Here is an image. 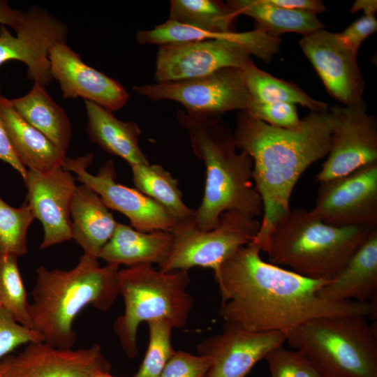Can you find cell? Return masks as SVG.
Returning a JSON list of instances; mask_svg holds the SVG:
<instances>
[{"instance_id": "74e56055", "label": "cell", "mask_w": 377, "mask_h": 377, "mask_svg": "<svg viewBox=\"0 0 377 377\" xmlns=\"http://www.w3.org/2000/svg\"><path fill=\"white\" fill-rule=\"evenodd\" d=\"M376 29L377 20L375 15H364L339 35L350 48L357 52L362 42Z\"/></svg>"}, {"instance_id": "8d00e7d4", "label": "cell", "mask_w": 377, "mask_h": 377, "mask_svg": "<svg viewBox=\"0 0 377 377\" xmlns=\"http://www.w3.org/2000/svg\"><path fill=\"white\" fill-rule=\"evenodd\" d=\"M211 364L207 357L175 350L159 377H204Z\"/></svg>"}, {"instance_id": "9a60e30c", "label": "cell", "mask_w": 377, "mask_h": 377, "mask_svg": "<svg viewBox=\"0 0 377 377\" xmlns=\"http://www.w3.org/2000/svg\"><path fill=\"white\" fill-rule=\"evenodd\" d=\"M0 369L6 377H94L98 372H110L111 364L98 344L75 350L39 341L6 356Z\"/></svg>"}, {"instance_id": "52a82bcc", "label": "cell", "mask_w": 377, "mask_h": 377, "mask_svg": "<svg viewBox=\"0 0 377 377\" xmlns=\"http://www.w3.org/2000/svg\"><path fill=\"white\" fill-rule=\"evenodd\" d=\"M286 334L325 377H377L376 330L365 316L321 317Z\"/></svg>"}, {"instance_id": "f35d334b", "label": "cell", "mask_w": 377, "mask_h": 377, "mask_svg": "<svg viewBox=\"0 0 377 377\" xmlns=\"http://www.w3.org/2000/svg\"><path fill=\"white\" fill-rule=\"evenodd\" d=\"M0 86V97H1ZM0 161L9 164L24 180L27 175V169L23 165L17 156L10 142L3 124L0 116Z\"/></svg>"}, {"instance_id": "ac0fdd59", "label": "cell", "mask_w": 377, "mask_h": 377, "mask_svg": "<svg viewBox=\"0 0 377 377\" xmlns=\"http://www.w3.org/2000/svg\"><path fill=\"white\" fill-rule=\"evenodd\" d=\"M284 332H249L225 324L221 334L198 346L212 364L204 377H246L253 366L286 341Z\"/></svg>"}, {"instance_id": "3957f363", "label": "cell", "mask_w": 377, "mask_h": 377, "mask_svg": "<svg viewBox=\"0 0 377 377\" xmlns=\"http://www.w3.org/2000/svg\"><path fill=\"white\" fill-rule=\"evenodd\" d=\"M177 118L188 133L193 154L205 168L204 194L195 212L196 227L212 230L221 215L230 210L253 218L263 214V201L251 181L253 160L244 151L237 152L234 133L222 116L178 110Z\"/></svg>"}, {"instance_id": "4fadbf2b", "label": "cell", "mask_w": 377, "mask_h": 377, "mask_svg": "<svg viewBox=\"0 0 377 377\" xmlns=\"http://www.w3.org/2000/svg\"><path fill=\"white\" fill-rule=\"evenodd\" d=\"M13 36L0 24V66L17 60L27 66V76L34 84L47 85L52 80L50 49L66 43L68 26L47 10L37 6L24 13Z\"/></svg>"}, {"instance_id": "ab89813d", "label": "cell", "mask_w": 377, "mask_h": 377, "mask_svg": "<svg viewBox=\"0 0 377 377\" xmlns=\"http://www.w3.org/2000/svg\"><path fill=\"white\" fill-rule=\"evenodd\" d=\"M269 1L282 8L308 11L316 15L327 11L324 3L319 0H269Z\"/></svg>"}, {"instance_id": "6da1fadb", "label": "cell", "mask_w": 377, "mask_h": 377, "mask_svg": "<svg viewBox=\"0 0 377 377\" xmlns=\"http://www.w3.org/2000/svg\"><path fill=\"white\" fill-rule=\"evenodd\" d=\"M260 251L253 243L242 246L214 272L226 324L249 332L287 333L321 317L374 314L373 302L321 299L317 292L328 281L266 263Z\"/></svg>"}, {"instance_id": "f546056e", "label": "cell", "mask_w": 377, "mask_h": 377, "mask_svg": "<svg viewBox=\"0 0 377 377\" xmlns=\"http://www.w3.org/2000/svg\"><path fill=\"white\" fill-rule=\"evenodd\" d=\"M246 87L251 98L258 102L299 104L310 112L328 110V105L309 96L289 82L276 78L258 68L254 63L243 69Z\"/></svg>"}, {"instance_id": "5b68a950", "label": "cell", "mask_w": 377, "mask_h": 377, "mask_svg": "<svg viewBox=\"0 0 377 377\" xmlns=\"http://www.w3.org/2000/svg\"><path fill=\"white\" fill-rule=\"evenodd\" d=\"M376 227L327 225L304 209H290L274 225L260 251L270 263L312 279L329 281Z\"/></svg>"}, {"instance_id": "1f68e13d", "label": "cell", "mask_w": 377, "mask_h": 377, "mask_svg": "<svg viewBox=\"0 0 377 377\" xmlns=\"http://www.w3.org/2000/svg\"><path fill=\"white\" fill-rule=\"evenodd\" d=\"M34 219L26 200L16 208L0 197V256L18 258L27 253V232Z\"/></svg>"}, {"instance_id": "9c48e42d", "label": "cell", "mask_w": 377, "mask_h": 377, "mask_svg": "<svg viewBox=\"0 0 377 377\" xmlns=\"http://www.w3.org/2000/svg\"><path fill=\"white\" fill-rule=\"evenodd\" d=\"M133 89L153 101H176L186 112L201 116H222L235 110L245 112L251 100L243 69L238 68H225L196 78L135 85Z\"/></svg>"}, {"instance_id": "ee69618b", "label": "cell", "mask_w": 377, "mask_h": 377, "mask_svg": "<svg viewBox=\"0 0 377 377\" xmlns=\"http://www.w3.org/2000/svg\"><path fill=\"white\" fill-rule=\"evenodd\" d=\"M0 377H6L5 375L1 371V369H0Z\"/></svg>"}, {"instance_id": "2e32d148", "label": "cell", "mask_w": 377, "mask_h": 377, "mask_svg": "<svg viewBox=\"0 0 377 377\" xmlns=\"http://www.w3.org/2000/svg\"><path fill=\"white\" fill-rule=\"evenodd\" d=\"M299 43L332 98L346 106L362 100L365 82L358 66L357 52L339 34L321 29L303 36Z\"/></svg>"}, {"instance_id": "e0dca14e", "label": "cell", "mask_w": 377, "mask_h": 377, "mask_svg": "<svg viewBox=\"0 0 377 377\" xmlns=\"http://www.w3.org/2000/svg\"><path fill=\"white\" fill-rule=\"evenodd\" d=\"M24 182L25 200L43 228L40 249L72 239L71 205L77 188L72 173L62 166L44 172L28 170Z\"/></svg>"}, {"instance_id": "7bdbcfd3", "label": "cell", "mask_w": 377, "mask_h": 377, "mask_svg": "<svg viewBox=\"0 0 377 377\" xmlns=\"http://www.w3.org/2000/svg\"><path fill=\"white\" fill-rule=\"evenodd\" d=\"M94 377H116L112 376L110 372H98Z\"/></svg>"}, {"instance_id": "8fae6325", "label": "cell", "mask_w": 377, "mask_h": 377, "mask_svg": "<svg viewBox=\"0 0 377 377\" xmlns=\"http://www.w3.org/2000/svg\"><path fill=\"white\" fill-rule=\"evenodd\" d=\"M311 214L337 227H377V161L319 182Z\"/></svg>"}, {"instance_id": "484cf974", "label": "cell", "mask_w": 377, "mask_h": 377, "mask_svg": "<svg viewBox=\"0 0 377 377\" xmlns=\"http://www.w3.org/2000/svg\"><path fill=\"white\" fill-rule=\"evenodd\" d=\"M219 38L233 40L240 43L251 55L258 59L266 54L271 44L269 35L258 29L245 32L213 34L170 20L153 29L139 30L136 33V40L140 45H163Z\"/></svg>"}, {"instance_id": "8992f818", "label": "cell", "mask_w": 377, "mask_h": 377, "mask_svg": "<svg viewBox=\"0 0 377 377\" xmlns=\"http://www.w3.org/2000/svg\"><path fill=\"white\" fill-rule=\"evenodd\" d=\"M118 283L124 312L114 322L113 330L127 357L138 354L137 332L141 323L164 320L174 328L186 326L193 306L186 291L188 270L162 272L151 265L126 267L119 270Z\"/></svg>"}, {"instance_id": "d4e9b609", "label": "cell", "mask_w": 377, "mask_h": 377, "mask_svg": "<svg viewBox=\"0 0 377 377\" xmlns=\"http://www.w3.org/2000/svg\"><path fill=\"white\" fill-rule=\"evenodd\" d=\"M18 114L66 153L72 128L68 116L47 92L45 86L34 84L24 96L10 99Z\"/></svg>"}, {"instance_id": "836d02e7", "label": "cell", "mask_w": 377, "mask_h": 377, "mask_svg": "<svg viewBox=\"0 0 377 377\" xmlns=\"http://www.w3.org/2000/svg\"><path fill=\"white\" fill-rule=\"evenodd\" d=\"M271 377H325L301 351L279 346L265 357Z\"/></svg>"}, {"instance_id": "e575fe53", "label": "cell", "mask_w": 377, "mask_h": 377, "mask_svg": "<svg viewBox=\"0 0 377 377\" xmlns=\"http://www.w3.org/2000/svg\"><path fill=\"white\" fill-rule=\"evenodd\" d=\"M245 112L277 128L295 129L302 124L295 105L290 103L258 102L251 98Z\"/></svg>"}, {"instance_id": "ba28073f", "label": "cell", "mask_w": 377, "mask_h": 377, "mask_svg": "<svg viewBox=\"0 0 377 377\" xmlns=\"http://www.w3.org/2000/svg\"><path fill=\"white\" fill-rule=\"evenodd\" d=\"M260 222L236 210L223 212L216 227L200 230L194 219L179 223L173 231V243L168 258L158 266L169 272L194 267L216 272L221 264L240 247L251 243Z\"/></svg>"}, {"instance_id": "7c38bea8", "label": "cell", "mask_w": 377, "mask_h": 377, "mask_svg": "<svg viewBox=\"0 0 377 377\" xmlns=\"http://www.w3.org/2000/svg\"><path fill=\"white\" fill-rule=\"evenodd\" d=\"M330 147L327 158L316 176L318 182L350 174L377 161V124L367 112L362 99L350 106H332Z\"/></svg>"}, {"instance_id": "60d3db41", "label": "cell", "mask_w": 377, "mask_h": 377, "mask_svg": "<svg viewBox=\"0 0 377 377\" xmlns=\"http://www.w3.org/2000/svg\"><path fill=\"white\" fill-rule=\"evenodd\" d=\"M23 15L24 12L21 10L12 8L7 1L0 0V24L8 26L16 31Z\"/></svg>"}, {"instance_id": "4dcf8cb0", "label": "cell", "mask_w": 377, "mask_h": 377, "mask_svg": "<svg viewBox=\"0 0 377 377\" xmlns=\"http://www.w3.org/2000/svg\"><path fill=\"white\" fill-rule=\"evenodd\" d=\"M29 306L17 258L0 256V308L20 324L32 329Z\"/></svg>"}, {"instance_id": "b9f144b4", "label": "cell", "mask_w": 377, "mask_h": 377, "mask_svg": "<svg viewBox=\"0 0 377 377\" xmlns=\"http://www.w3.org/2000/svg\"><path fill=\"white\" fill-rule=\"evenodd\" d=\"M376 10V0H357L350 8L351 13L362 10L364 15H375Z\"/></svg>"}, {"instance_id": "cb8c5ba5", "label": "cell", "mask_w": 377, "mask_h": 377, "mask_svg": "<svg viewBox=\"0 0 377 377\" xmlns=\"http://www.w3.org/2000/svg\"><path fill=\"white\" fill-rule=\"evenodd\" d=\"M84 105L87 132L91 142L130 166L149 163L140 147L142 131L135 122L121 121L112 112L89 101H84Z\"/></svg>"}, {"instance_id": "d590c367", "label": "cell", "mask_w": 377, "mask_h": 377, "mask_svg": "<svg viewBox=\"0 0 377 377\" xmlns=\"http://www.w3.org/2000/svg\"><path fill=\"white\" fill-rule=\"evenodd\" d=\"M43 341L33 329L23 326L0 308V362L22 345Z\"/></svg>"}, {"instance_id": "4316f807", "label": "cell", "mask_w": 377, "mask_h": 377, "mask_svg": "<svg viewBox=\"0 0 377 377\" xmlns=\"http://www.w3.org/2000/svg\"><path fill=\"white\" fill-rule=\"evenodd\" d=\"M227 2L238 15L253 18L256 29L273 36L292 32L305 36L324 28L316 14L277 6L269 0H230Z\"/></svg>"}, {"instance_id": "44dd1931", "label": "cell", "mask_w": 377, "mask_h": 377, "mask_svg": "<svg viewBox=\"0 0 377 377\" xmlns=\"http://www.w3.org/2000/svg\"><path fill=\"white\" fill-rule=\"evenodd\" d=\"M172 243V232L163 230L143 232L118 223L98 258L105 260L107 265L119 267L154 264L160 266L169 256Z\"/></svg>"}, {"instance_id": "5bb4252c", "label": "cell", "mask_w": 377, "mask_h": 377, "mask_svg": "<svg viewBox=\"0 0 377 377\" xmlns=\"http://www.w3.org/2000/svg\"><path fill=\"white\" fill-rule=\"evenodd\" d=\"M253 63L249 50L229 39H208L159 45L156 82L200 77L225 68L244 69Z\"/></svg>"}, {"instance_id": "7a4b0ae2", "label": "cell", "mask_w": 377, "mask_h": 377, "mask_svg": "<svg viewBox=\"0 0 377 377\" xmlns=\"http://www.w3.org/2000/svg\"><path fill=\"white\" fill-rule=\"evenodd\" d=\"M236 123V146L253 160L252 179L263 205L260 230L251 242L260 250L274 225L290 209V197L300 176L327 155L332 119L329 108L310 112L299 128L288 129L239 111Z\"/></svg>"}, {"instance_id": "277c9868", "label": "cell", "mask_w": 377, "mask_h": 377, "mask_svg": "<svg viewBox=\"0 0 377 377\" xmlns=\"http://www.w3.org/2000/svg\"><path fill=\"white\" fill-rule=\"evenodd\" d=\"M98 259L83 253L70 269H36L29 311L31 327L43 341L59 348H72L77 341L73 323L90 305L108 311L119 295V267H101Z\"/></svg>"}, {"instance_id": "f1b7e54d", "label": "cell", "mask_w": 377, "mask_h": 377, "mask_svg": "<svg viewBox=\"0 0 377 377\" xmlns=\"http://www.w3.org/2000/svg\"><path fill=\"white\" fill-rule=\"evenodd\" d=\"M239 16L226 2L217 0H172L169 17L180 24L200 31L225 34L234 30L235 21Z\"/></svg>"}, {"instance_id": "d6986e66", "label": "cell", "mask_w": 377, "mask_h": 377, "mask_svg": "<svg viewBox=\"0 0 377 377\" xmlns=\"http://www.w3.org/2000/svg\"><path fill=\"white\" fill-rule=\"evenodd\" d=\"M48 57L52 78L59 82L64 98L81 97L112 112L126 105L128 94L125 88L85 64L66 43L52 46Z\"/></svg>"}, {"instance_id": "83f0119b", "label": "cell", "mask_w": 377, "mask_h": 377, "mask_svg": "<svg viewBox=\"0 0 377 377\" xmlns=\"http://www.w3.org/2000/svg\"><path fill=\"white\" fill-rule=\"evenodd\" d=\"M131 168L135 188L161 205L179 223L194 219L195 209L184 202L178 180L161 165L149 163Z\"/></svg>"}, {"instance_id": "603a6c76", "label": "cell", "mask_w": 377, "mask_h": 377, "mask_svg": "<svg viewBox=\"0 0 377 377\" xmlns=\"http://www.w3.org/2000/svg\"><path fill=\"white\" fill-rule=\"evenodd\" d=\"M0 116L13 150L27 170L44 172L62 166L66 153L27 123L3 96Z\"/></svg>"}, {"instance_id": "d6a6232c", "label": "cell", "mask_w": 377, "mask_h": 377, "mask_svg": "<svg viewBox=\"0 0 377 377\" xmlns=\"http://www.w3.org/2000/svg\"><path fill=\"white\" fill-rule=\"evenodd\" d=\"M147 325L148 347L138 371L133 377H159L175 352L171 343L172 325L164 320L151 321Z\"/></svg>"}, {"instance_id": "ffe728a7", "label": "cell", "mask_w": 377, "mask_h": 377, "mask_svg": "<svg viewBox=\"0 0 377 377\" xmlns=\"http://www.w3.org/2000/svg\"><path fill=\"white\" fill-rule=\"evenodd\" d=\"M377 291V227L337 273L317 292L333 302H368Z\"/></svg>"}, {"instance_id": "7402d4cb", "label": "cell", "mask_w": 377, "mask_h": 377, "mask_svg": "<svg viewBox=\"0 0 377 377\" xmlns=\"http://www.w3.org/2000/svg\"><path fill=\"white\" fill-rule=\"evenodd\" d=\"M101 197L88 186H77L71 205L72 239L84 254L98 258L118 222Z\"/></svg>"}, {"instance_id": "30bf717a", "label": "cell", "mask_w": 377, "mask_h": 377, "mask_svg": "<svg viewBox=\"0 0 377 377\" xmlns=\"http://www.w3.org/2000/svg\"><path fill=\"white\" fill-rule=\"evenodd\" d=\"M93 160V153L75 158L66 157L62 167L75 173L77 180L94 191L109 209L126 216L134 229L143 232H173L179 224L174 215L137 188L117 183L112 160L100 167L96 175L89 173L87 168Z\"/></svg>"}]
</instances>
